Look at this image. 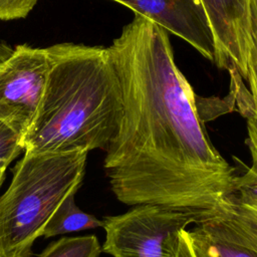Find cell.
Here are the masks:
<instances>
[{"instance_id": "obj_1", "label": "cell", "mask_w": 257, "mask_h": 257, "mask_svg": "<svg viewBox=\"0 0 257 257\" xmlns=\"http://www.w3.org/2000/svg\"><path fill=\"white\" fill-rule=\"evenodd\" d=\"M106 49L123 108L103 162L114 197L128 206L218 211L235 191L238 169L209 138L169 32L136 14Z\"/></svg>"}, {"instance_id": "obj_2", "label": "cell", "mask_w": 257, "mask_h": 257, "mask_svg": "<svg viewBox=\"0 0 257 257\" xmlns=\"http://www.w3.org/2000/svg\"><path fill=\"white\" fill-rule=\"evenodd\" d=\"M51 66L24 153L106 151L122 117V96L106 47L50 46Z\"/></svg>"}, {"instance_id": "obj_3", "label": "cell", "mask_w": 257, "mask_h": 257, "mask_svg": "<svg viewBox=\"0 0 257 257\" xmlns=\"http://www.w3.org/2000/svg\"><path fill=\"white\" fill-rule=\"evenodd\" d=\"M88 151L24 153L0 196V253L31 257L35 240L58 205L81 186Z\"/></svg>"}, {"instance_id": "obj_4", "label": "cell", "mask_w": 257, "mask_h": 257, "mask_svg": "<svg viewBox=\"0 0 257 257\" xmlns=\"http://www.w3.org/2000/svg\"><path fill=\"white\" fill-rule=\"evenodd\" d=\"M210 215L155 204L132 206L122 214L102 218V251L112 257H175L180 233Z\"/></svg>"}, {"instance_id": "obj_5", "label": "cell", "mask_w": 257, "mask_h": 257, "mask_svg": "<svg viewBox=\"0 0 257 257\" xmlns=\"http://www.w3.org/2000/svg\"><path fill=\"white\" fill-rule=\"evenodd\" d=\"M50 66V46L0 41V123L21 139L37 113Z\"/></svg>"}, {"instance_id": "obj_6", "label": "cell", "mask_w": 257, "mask_h": 257, "mask_svg": "<svg viewBox=\"0 0 257 257\" xmlns=\"http://www.w3.org/2000/svg\"><path fill=\"white\" fill-rule=\"evenodd\" d=\"M199 1L213 34L214 63L231 73L236 87L243 86L250 44V0Z\"/></svg>"}, {"instance_id": "obj_7", "label": "cell", "mask_w": 257, "mask_h": 257, "mask_svg": "<svg viewBox=\"0 0 257 257\" xmlns=\"http://www.w3.org/2000/svg\"><path fill=\"white\" fill-rule=\"evenodd\" d=\"M182 38L214 62L215 44L207 15L199 0H112Z\"/></svg>"}, {"instance_id": "obj_8", "label": "cell", "mask_w": 257, "mask_h": 257, "mask_svg": "<svg viewBox=\"0 0 257 257\" xmlns=\"http://www.w3.org/2000/svg\"><path fill=\"white\" fill-rule=\"evenodd\" d=\"M188 234L195 257H257V249L221 209Z\"/></svg>"}, {"instance_id": "obj_9", "label": "cell", "mask_w": 257, "mask_h": 257, "mask_svg": "<svg viewBox=\"0 0 257 257\" xmlns=\"http://www.w3.org/2000/svg\"><path fill=\"white\" fill-rule=\"evenodd\" d=\"M248 87L237 98L238 109L246 119L245 145L250 154L251 167L257 174V0H250V44L247 57Z\"/></svg>"}, {"instance_id": "obj_10", "label": "cell", "mask_w": 257, "mask_h": 257, "mask_svg": "<svg viewBox=\"0 0 257 257\" xmlns=\"http://www.w3.org/2000/svg\"><path fill=\"white\" fill-rule=\"evenodd\" d=\"M76 193L68 194L58 205L47 223L41 237L49 238L71 232L94 229L103 226L102 220L80 210L74 201Z\"/></svg>"}, {"instance_id": "obj_11", "label": "cell", "mask_w": 257, "mask_h": 257, "mask_svg": "<svg viewBox=\"0 0 257 257\" xmlns=\"http://www.w3.org/2000/svg\"><path fill=\"white\" fill-rule=\"evenodd\" d=\"M101 251L95 235L62 237L51 242L37 257H98Z\"/></svg>"}, {"instance_id": "obj_12", "label": "cell", "mask_w": 257, "mask_h": 257, "mask_svg": "<svg viewBox=\"0 0 257 257\" xmlns=\"http://www.w3.org/2000/svg\"><path fill=\"white\" fill-rule=\"evenodd\" d=\"M257 249V202H243L232 195L220 207Z\"/></svg>"}, {"instance_id": "obj_13", "label": "cell", "mask_w": 257, "mask_h": 257, "mask_svg": "<svg viewBox=\"0 0 257 257\" xmlns=\"http://www.w3.org/2000/svg\"><path fill=\"white\" fill-rule=\"evenodd\" d=\"M23 152L21 138L0 123V188L5 180L7 167Z\"/></svg>"}, {"instance_id": "obj_14", "label": "cell", "mask_w": 257, "mask_h": 257, "mask_svg": "<svg viewBox=\"0 0 257 257\" xmlns=\"http://www.w3.org/2000/svg\"><path fill=\"white\" fill-rule=\"evenodd\" d=\"M37 0H0V20H13L26 17Z\"/></svg>"}, {"instance_id": "obj_15", "label": "cell", "mask_w": 257, "mask_h": 257, "mask_svg": "<svg viewBox=\"0 0 257 257\" xmlns=\"http://www.w3.org/2000/svg\"><path fill=\"white\" fill-rule=\"evenodd\" d=\"M175 257H195L189 239L188 230H183L179 235Z\"/></svg>"}, {"instance_id": "obj_16", "label": "cell", "mask_w": 257, "mask_h": 257, "mask_svg": "<svg viewBox=\"0 0 257 257\" xmlns=\"http://www.w3.org/2000/svg\"><path fill=\"white\" fill-rule=\"evenodd\" d=\"M0 257H3V256H2V254H1V253H0Z\"/></svg>"}]
</instances>
